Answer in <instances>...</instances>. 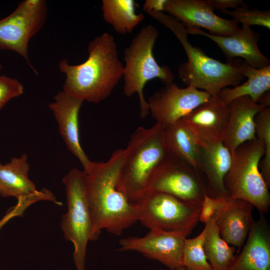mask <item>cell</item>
I'll use <instances>...</instances> for the list:
<instances>
[{"label":"cell","mask_w":270,"mask_h":270,"mask_svg":"<svg viewBox=\"0 0 270 270\" xmlns=\"http://www.w3.org/2000/svg\"><path fill=\"white\" fill-rule=\"evenodd\" d=\"M126 152V148L118 149L106 162H92L85 172L92 220L90 240H97L102 230L118 236L138 221L136 204L131 202L117 188Z\"/></svg>","instance_id":"obj_1"},{"label":"cell","mask_w":270,"mask_h":270,"mask_svg":"<svg viewBox=\"0 0 270 270\" xmlns=\"http://www.w3.org/2000/svg\"><path fill=\"white\" fill-rule=\"evenodd\" d=\"M87 60L77 65L59 63L66 76L63 91L84 101L98 103L106 98L122 78L124 66L114 36L104 32L88 45Z\"/></svg>","instance_id":"obj_2"},{"label":"cell","mask_w":270,"mask_h":270,"mask_svg":"<svg viewBox=\"0 0 270 270\" xmlns=\"http://www.w3.org/2000/svg\"><path fill=\"white\" fill-rule=\"evenodd\" d=\"M148 14L170 29L182 44L188 61L180 66L178 72L187 86L213 96L228 86H238L245 78L240 71L238 58L224 63L210 58L190 44L186 28L178 20L164 12H152Z\"/></svg>","instance_id":"obj_3"},{"label":"cell","mask_w":270,"mask_h":270,"mask_svg":"<svg viewBox=\"0 0 270 270\" xmlns=\"http://www.w3.org/2000/svg\"><path fill=\"white\" fill-rule=\"evenodd\" d=\"M164 126L137 128L132 134L118 176L117 188L133 204L146 192L150 177L168 152L163 138Z\"/></svg>","instance_id":"obj_4"},{"label":"cell","mask_w":270,"mask_h":270,"mask_svg":"<svg viewBox=\"0 0 270 270\" xmlns=\"http://www.w3.org/2000/svg\"><path fill=\"white\" fill-rule=\"evenodd\" d=\"M159 33L152 24L142 27L124 50L122 78L124 82V93L127 97L135 93L138 95L141 118L149 114L148 102L144 94L146 84L158 78L165 85L172 83L174 75L167 66H160L153 54V48Z\"/></svg>","instance_id":"obj_5"},{"label":"cell","mask_w":270,"mask_h":270,"mask_svg":"<svg viewBox=\"0 0 270 270\" xmlns=\"http://www.w3.org/2000/svg\"><path fill=\"white\" fill-rule=\"evenodd\" d=\"M232 154V164L224 180L228 196L248 201L264 215L270 206V194L260 168L264 154L262 140L256 137Z\"/></svg>","instance_id":"obj_6"},{"label":"cell","mask_w":270,"mask_h":270,"mask_svg":"<svg viewBox=\"0 0 270 270\" xmlns=\"http://www.w3.org/2000/svg\"><path fill=\"white\" fill-rule=\"evenodd\" d=\"M86 178L85 172L74 168L62 178L68 211L62 216L60 226L65 239L74 245L72 256L76 270H86V248L92 232Z\"/></svg>","instance_id":"obj_7"},{"label":"cell","mask_w":270,"mask_h":270,"mask_svg":"<svg viewBox=\"0 0 270 270\" xmlns=\"http://www.w3.org/2000/svg\"><path fill=\"white\" fill-rule=\"evenodd\" d=\"M138 221L148 228L190 233L199 221L201 206L161 192H146L136 204Z\"/></svg>","instance_id":"obj_8"},{"label":"cell","mask_w":270,"mask_h":270,"mask_svg":"<svg viewBox=\"0 0 270 270\" xmlns=\"http://www.w3.org/2000/svg\"><path fill=\"white\" fill-rule=\"evenodd\" d=\"M147 192L166 193L196 206H201L208 194L198 168L168 152L152 171Z\"/></svg>","instance_id":"obj_9"},{"label":"cell","mask_w":270,"mask_h":270,"mask_svg":"<svg viewBox=\"0 0 270 270\" xmlns=\"http://www.w3.org/2000/svg\"><path fill=\"white\" fill-rule=\"evenodd\" d=\"M47 12L46 0H24L12 14L0 20V50L20 54L36 74L28 56V45L44 24Z\"/></svg>","instance_id":"obj_10"},{"label":"cell","mask_w":270,"mask_h":270,"mask_svg":"<svg viewBox=\"0 0 270 270\" xmlns=\"http://www.w3.org/2000/svg\"><path fill=\"white\" fill-rule=\"evenodd\" d=\"M190 234L186 231L150 229L142 237L129 236L120 239L118 250L137 252L170 270L176 269L182 267L183 246Z\"/></svg>","instance_id":"obj_11"},{"label":"cell","mask_w":270,"mask_h":270,"mask_svg":"<svg viewBox=\"0 0 270 270\" xmlns=\"http://www.w3.org/2000/svg\"><path fill=\"white\" fill-rule=\"evenodd\" d=\"M210 96L208 92L194 87L180 88L172 82L149 98V112L156 122L166 126L182 119Z\"/></svg>","instance_id":"obj_12"},{"label":"cell","mask_w":270,"mask_h":270,"mask_svg":"<svg viewBox=\"0 0 270 270\" xmlns=\"http://www.w3.org/2000/svg\"><path fill=\"white\" fill-rule=\"evenodd\" d=\"M164 12L186 28H204L214 36H230L240 28L233 20L217 16L206 0H166Z\"/></svg>","instance_id":"obj_13"},{"label":"cell","mask_w":270,"mask_h":270,"mask_svg":"<svg viewBox=\"0 0 270 270\" xmlns=\"http://www.w3.org/2000/svg\"><path fill=\"white\" fill-rule=\"evenodd\" d=\"M230 114L229 104L216 94L211 96L182 120L200 142H223Z\"/></svg>","instance_id":"obj_14"},{"label":"cell","mask_w":270,"mask_h":270,"mask_svg":"<svg viewBox=\"0 0 270 270\" xmlns=\"http://www.w3.org/2000/svg\"><path fill=\"white\" fill-rule=\"evenodd\" d=\"M84 100L63 90L54 96L48 104L58 123L59 132L68 150L80 162L84 171L89 168L91 161L84 152L80 139L78 116Z\"/></svg>","instance_id":"obj_15"},{"label":"cell","mask_w":270,"mask_h":270,"mask_svg":"<svg viewBox=\"0 0 270 270\" xmlns=\"http://www.w3.org/2000/svg\"><path fill=\"white\" fill-rule=\"evenodd\" d=\"M190 34L201 35L213 40L222 50L228 60L241 58L249 65L258 68L270 66V61L260 52L258 45L259 34L250 26L242 25L240 30L228 36H214L200 28H186Z\"/></svg>","instance_id":"obj_16"},{"label":"cell","mask_w":270,"mask_h":270,"mask_svg":"<svg viewBox=\"0 0 270 270\" xmlns=\"http://www.w3.org/2000/svg\"><path fill=\"white\" fill-rule=\"evenodd\" d=\"M254 206L248 201L227 197L224 206L213 216L221 237L239 249L244 245L254 222Z\"/></svg>","instance_id":"obj_17"},{"label":"cell","mask_w":270,"mask_h":270,"mask_svg":"<svg viewBox=\"0 0 270 270\" xmlns=\"http://www.w3.org/2000/svg\"><path fill=\"white\" fill-rule=\"evenodd\" d=\"M228 270H270V231L264 215L254 221L242 251Z\"/></svg>","instance_id":"obj_18"},{"label":"cell","mask_w":270,"mask_h":270,"mask_svg":"<svg viewBox=\"0 0 270 270\" xmlns=\"http://www.w3.org/2000/svg\"><path fill=\"white\" fill-rule=\"evenodd\" d=\"M200 142L198 168L208 182V194L214 198L228 197L224 180L232 162V154L222 142Z\"/></svg>","instance_id":"obj_19"},{"label":"cell","mask_w":270,"mask_h":270,"mask_svg":"<svg viewBox=\"0 0 270 270\" xmlns=\"http://www.w3.org/2000/svg\"><path fill=\"white\" fill-rule=\"evenodd\" d=\"M230 114L224 144L232 152L239 146L256 138L255 117L263 108L250 96H242L230 104Z\"/></svg>","instance_id":"obj_20"},{"label":"cell","mask_w":270,"mask_h":270,"mask_svg":"<svg viewBox=\"0 0 270 270\" xmlns=\"http://www.w3.org/2000/svg\"><path fill=\"white\" fill-rule=\"evenodd\" d=\"M28 155L14 157L4 164L0 163V195L14 196L18 202L28 200L38 194L34 183L28 176Z\"/></svg>","instance_id":"obj_21"},{"label":"cell","mask_w":270,"mask_h":270,"mask_svg":"<svg viewBox=\"0 0 270 270\" xmlns=\"http://www.w3.org/2000/svg\"><path fill=\"white\" fill-rule=\"evenodd\" d=\"M163 138L168 152L198 168L200 142L182 119L164 126Z\"/></svg>","instance_id":"obj_22"},{"label":"cell","mask_w":270,"mask_h":270,"mask_svg":"<svg viewBox=\"0 0 270 270\" xmlns=\"http://www.w3.org/2000/svg\"><path fill=\"white\" fill-rule=\"evenodd\" d=\"M238 67L241 74L248 80L232 88H224L216 95L228 104L242 96H248L254 102L257 103L260 97L270 90V66L258 68L238 58Z\"/></svg>","instance_id":"obj_23"},{"label":"cell","mask_w":270,"mask_h":270,"mask_svg":"<svg viewBox=\"0 0 270 270\" xmlns=\"http://www.w3.org/2000/svg\"><path fill=\"white\" fill-rule=\"evenodd\" d=\"M136 7L134 0H103V18L118 34L130 33L144 18L142 14L136 12Z\"/></svg>","instance_id":"obj_24"},{"label":"cell","mask_w":270,"mask_h":270,"mask_svg":"<svg viewBox=\"0 0 270 270\" xmlns=\"http://www.w3.org/2000/svg\"><path fill=\"white\" fill-rule=\"evenodd\" d=\"M204 250L212 270H228L234 258L235 249L220 236L214 217L205 224Z\"/></svg>","instance_id":"obj_25"},{"label":"cell","mask_w":270,"mask_h":270,"mask_svg":"<svg viewBox=\"0 0 270 270\" xmlns=\"http://www.w3.org/2000/svg\"><path fill=\"white\" fill-rule=\"evenodd\" d=\"M206 230L192 238H186L182 249V266L188 270H212L207 260L204 240Z\"/></svg>","instance_id":"obj_26"},{"label":"cell","mask_w":270,"mask_h":270,"mask_svg":"<svg viewBox=\"0 0 270 270\" xmlns=\"http://www.w3.org/2000/svg\"><path fill=\"white\" fill-rule=\"evenodd\" d=\"M256 136L262 140L264 146V154L260 164V168L262 177L270 186V108L266 107L256 116Z\"/></svg>","instance_id":"obj_27"},{"label":"cell","mask_w":270,"mask_h":270,"mask_svg":"<svg viewBox=\"0 0 270 270\" xmlns=\"http://www.w3.org/2000/svg\"><path fill=\"white\" fill-rule=\"evenodd\" d=\"M221 12L230 16L232 20L237 24L241 23L242 25L248 26L257 25L268 29L270 28V10L250 9L246 6L236 8L232 10H226Z\"/></svg>","instance_id":"obj_28"},{"label":"cell","mask_w":270,"mask_h":270,"mask_svg":"<svg viewBox=\"0 0 270 270\" xmlns=\"http://www.w3.org/2000/svg\"><path fill=\"white\" fill-rule=\"evenodd\" d=\"M23 84L17 79L0 76V110L10 100L21 96Z\"/></svg>","instance_id":"obj_29"},{"label":"cell","mask_w":270,"mask_h":270,"mask_svg":"<svg viewBox=\"0 0 270 270\" xmlns=\"http://www.w3.org/2000/svg\"><path fill=\"white\" fill-rule=\"evenodd\" d=\"M226 198H214L206 194L201 204L199 221L206 224L224 204Z\"/></svg>","instance_id":"obj_30"},{"label":"cell","mask_w":270,"mask_h":270,"mask_svg":"<svg viewBox=\"0 0 270 270\" xmlns=\"http://www.w3.org/2000/svg\"><path fill=\"white\" fill-rule=\"evenodd\" d=\"M210 7L221 11L228 10V8H236L240 6H247L242 0H206Z\"/></svg>","instance_id":"obj_31"},{"label":"cell","mask_w":270,"mask_h":270,"mask_svg":"<svg viewBox=\"0 0 270 270\" xmlns=\"http://www.w3.org/2000/svg\"><path fill=\"white\" fill-rule=\"evenodd\" d=\"M166 0H146L143 5V10L148 14L152 12H164Z\"/></svg>","instance_id":"obj_32"},{"label":"cell","mask_w":270,"mask_h":270,"mask_svg":"<svg viewBox=\"0 0 270 270\" xmlns=\"http://www.w3.org/2000/svg\"><path fill=\"white\" fill-rule=\"evenodd\" d=\"M43 192L44 196L42 198L41 200H50L56 203H58L56 196L54 195L49 190L46 188H43L42 190ZM32 203H25V202H18L16 206L18 210H22V206H27Z\"/></svg>","instance_id":"obj_33"},{"label":"cell","mask_w":270,"mask_h":270,"mask_svg":"<svg viewBox=\"0 0 270 270\" xmlns=\"http://www.w3.org/2000/svg\"><path fill=\"white\" fill-rule=\"evenodd\" d=\"M258 104L265 107H270V90L265 92L259 98Z\"/></svg>","instance_id":"obj_34"},{"label":"cell","mask_w":270,"mask_h":270,"mask_svg":"<svg viewBox=\"0 0 270 270\" xmlns=\"http://www.w3.org/2000/svg\"><path fill=\"white\" fill-rule=\"evenodd\" d=\"M6 220L2 218L0 222V228H1L2 226L6 222Z\"/></svg>","instance_id":"obj_35"},{"label":"cell","mask_w":270,"mask_h":270,"mask_svg":"<svg viewBox=\"0 0 270 270\" xmlns=\"http://www.w3.org/2000/svg\"><path fill=\"white\" fill-rule=\"evenodd\" d=\"M168 270H186L184 267H182V268H178L176 269H171V270L169 269Z\"/></svg>","instance_id":"obj_36"},{"label":"cell","mask_w":270,"mask_h":270,"mask_svg":"<svg viewBox=\"0 0 270 270\" xmlns=\"http://www.w3.org/2000/svg\"><path fill=\"white\" fill-rule=\"evenodd\" d=\"M2 65L0 64V70L1 68H2Z\"/></svg>","instance_id":"obj_37"},{"label":"cell","mask_w":270,"mask_h":270,"mask_svg":"<svg viewBox=\"0 0 270 270\" xmlns=\"http://www.w3.org/2000/svg\"></svg>","instance_id":"obj_38"}]
</instances>
